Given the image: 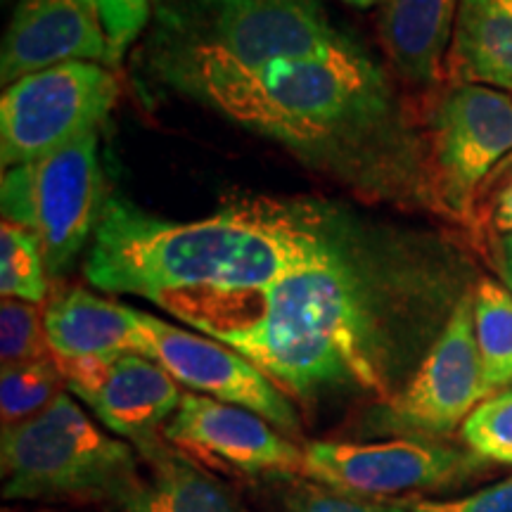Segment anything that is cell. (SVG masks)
Masks as SVG:
<instances>
[{
  "instance_id": "obj_12",
  "label": "cell",
  "mask_w": 512,
  "mask_h": 512,
  "mask_svg": "<svg viewBox=\"0 0 512 512\" xmlns=\"http://www.w3.org/2000/svg\"><path fill=\"white\" fill-rule=\"evenodd\" d=\"M164 439L192 463L245 477H304V448L247 408L183 394Z\"/></svg>"
},
{
  "instance_id": "obj_2",
  "label": "cell",
  "mask_w": 512,
  "mask_h": 512,
  "mask_svg": "<svg viewBox=\"0 0 512 512\" xmlns=\"http://www.w3.org/2000/svg\"><path fill=\"white\" fill-rule=\"evenodd\" d=\"M169 86L368 192L432 200L427 159L392 83L354 41L254 69H202Z\"/></svg>"
},
{
  "instance_id": "obj_10",
  "label": "cell",
  "mask_w": 512,
  "mask_h": 512,
  "mask_svg": "<svg viewBox=\"0 0 512 512\" xmlns=\"http://www.w3.org/2000/svg\"><path fill=\"white\" fill-rule=\"evenodd\" d=\"M484 463L475 453L418 437L370 444L309 441L304 446V479L363 498L444 489L475 475Z\"/></svg>"
},
{
  "instance_id": "obj_31",
  "label": "cell",
  "mask_w": 512,
  "mask_h": 512,
  "mask_svg": "<svg viewBox=\"0 0 512 512\" xmlns=\"http://www.w3.org/2000/svg\"><path fill=\"white\" fill-rule=\"evenodd\" d=\"M510 162H512V159H510Z\"/></svg>"
},
{
  "instance_id": "obj_26",
  "label": "cell",
  "mask_w": 512,
  "mask_h": 512,
  "mask_svg": "<svg viewBox=\"0 0 512 512\" xmlns=\"http://www.w3.org/2000/svg\"><path fill=\"white\" fill-rule=\"evenodd\" d=\"M411 512H512V477L456 498H413L399 501Z\"/></svg>"
},
{
  "instance_id": "obj_14",
  "label": "cell",
  "mask_w": 512,
  "mask_h": 512,
  "mask_svg": "<svg viewBox=\"0 0 512 512\" xmlns=\"http://www.w3.org/2000/svg\"><path fill=\"white\" fill-rule=\"evenodd\" d=\"M64 62L114 67L95 0H19L0 53L3 86Z\"/></svg>"
},
{
  "instance_id": "obj_17",
  "label": "cell",
  "mask_w": 512,
  "mask_h": 512,
  "mask_svg": "<svg viewBox=\"0 0 512 512\" xmlns=\"http://www.w3.org/2000/svg\"><path fill=\"white\" fill-rule=\"evenodd\" d=\"M147 467L126 512H247L238 496L164 437L136 444Z\"/></svg>"
},
{
  "instance_id": "obj_11",
  "label": "cell",
  "mask_w": 512,
  "mask_h": 512,
  "mask_svg": "<svg viewBox=\"0 0 512 512\" xmlns=\"http://www.w3.org/2000/svg\"><path fill=\"white\" fill-rule=\"evenodd\" d=\"M140 320L143 356L157 361L181 387L230 406L247 408L283 434L299 432L297 408L249 358L219 339L176 328L150 313H140Z\"/></svg>"
},
{
  "instance_id": "obj_3",
  "label": "cell",
  "mask_w": 512,
  "mask_h": 512,
  "mask_svg": "<svg viewBox=\"0 0 512 512\" xmlns=\"http://www.w3.org/2000/svg\"><path fill=\"white\" fill-rule=\"evenodd\" d=\"M356 238L316 202L249 200L197 221H166L107 195L86 254L88 283L164 306L192 294L259 290Z\"/></svg>"
},
{
  "instance_id": "obj_6",
  "label": "cell",
  "mask_w": 512,
  "mask_h": 512,
  "mask_svg": "<svg viewBox=\"0 0 512 512\" xmlns=\"http://www.w3.org/2000/svg\"><path fill=\"white\" fill-rule=\"evenodd\" d=\"M3 219L36 235L50 278L69 271L98 228L105 183L98 159V131L62 145L29 164L5 169Z\"/></svg>"
},
{
  "instance_id": "obj_8",
  "label": "cell",
  "mask_w": 512,
  "mask_h": 512,
  "mask_svg": "<svg viewBox=\"0 0 512 512\" xmlns=\"http://www.w3.org/2000/svg\"><path fill=\"white\" fill-rule=\"evenodd\" d=\"M486 396L491 394L475 337V292L467 290L406 387L377 408L375 425L418 439L444 437Z\"/></svg>"
},
{
  "instance_id": "obj_29",
  "label": "cell",
  "mask_w": 512,
  "mask_h": 512,
  "mask_svg": "<svg viewBox=\"0 0 512 512\" xmlns=\"http://www.w3.org/2000/svg\"><path fill=\"white\" fill-rule=\"evenodd\" d=\"M505 283L510 285V292H512V256L508 259V264H505Z\"/></svg>"
},
{
  "instance_id": "obj_24",
  "label": "cell",
  "mask_w": 512,
  "mask_h": 512,
  "mask_svg": "<svg viewBox=\"0 0 512 512\" xmlns=\"http://www.w3.org/2000/svg\"><path fill=\"white\" fill-rule=\"evenodd\" d=\"M285 512H411L401 503L351 496L320 486L311 479H294L280 496Z\"/></svg>"
},
{
  "instance_id": "obj_18",
  "label": "cell",
  "mask_w": 512,
  "mask_h": 512,
  "mask_svg": "<svg viewBox=\"0 0 512 512\" xmlns=\"http://www.w3.org/2000/svg\"><path fill=\"white\" fill-rule=\"evenodd\" d=\"M448 69L458 83L512 91V0H460Z\"/></svg>"
},
{
  "instance_id": "obj_16",
  "label": "cell",
  "mask_w": 512,
  "mask_h": 512,
  "mask_svg": "<svg viewBox=\"0 0 512 512\" xmlns=\"http://www.w3.org/2000/svg\"><path fill=\"white\" fill-rule=\"evenodd\" d=\"M458 5L460 0H382L377 36L403 81L430 88L441 79Z\"/></svg>"
},
{
  "instance_id": "obj_7",
  "label": "cell",
  "mask_w": 512,
  "mask_h": 512,
  "mask_svg": "<svg viewBox=\"0 0 512 512\" xmlns=\"http://www.w3.org/2000/svg\"><path fill=\"white\" fill-rule=\"evenodd\" d=\"M117 98V74L100 62H64L5 86L0 100L3 169L29 164L83 133L98 131Z\"/></svg>"
},
{
  "instance_id": "obj_27",
  "label": "cell",
  "mask_w": 512,
  "mask_h": 512,
  "mask_svg": "<svg viewBox=\"0 0 512 512\" xmlns=\"http://www.w3.org/2000/svg\"><path fill=\"white\" fill-rule=\"evenodd\" d=\"M494 223L498 230L512 235V183L498 195L496 211H494Z\"/></svg>"
},
{
  "instance_id": "obj_4",
  "label": "cell",
  "mask_w": 512,
  "mask_h": 512,
  "mask_svg": "<svg viewBox=\"0 0 512 512\" xmlns=\"http://www.w3.org/2000/svg\"><path fill=\"white\" fill-rule=\"evenodd\" d=\"M351 43L320 0H157L152 60L169 83L202 69H254Z\"/></svg>"
},
{
  "instance_id": "obj_30",
  "label": "cell",
  "mask_w": 512,
  "mask_h": 512,
  "mask_svg": "<svg viewBox=\"0 0 512 512\" xmlns=\"http://www.w3.org/2000/svg\"><path fill=\"white\" fill-rule=\"evenodd\" d=\"M505 247H508V252L512 254V235L508 238V242H505Z\"/></svg>"
},
{
  "instance_id": "obj_23",
  "label": "cell",
  "mask_w": 512,
  "mask_h": 512,
  "mask_svg": "<svg viewBox=\"0 0 512 512\" xmlns=\"http://www.w3.org/2000/svg\"><path fill=\"white\" fill-rule=\"evenodd\" d=\"M460 432L467 448L486 463L512 465V389L479 403Z\"/></svg>"
},
{
  "instance_id": "obj_19",
  "label": "cell",
  "mask_w": 512,
  "mask_h": 512,
  "mask_svg": "<svg viewBox=\"0 0 512 512\" xmlns=\"http://www.w3.org/2000/svg\"><path fill=\"white\" fill-rule=\"evenodd\" d=\"M475 337L489 394L512 382V292L494 280L475 290Z\"/></svg>"
},
{
  "instance_id": "obj_13",
  "label": "cell",
  "mask_w": 512,
  "mask_h": 512,
  "mask_svg": "<svg viewBox=\"0 0 512 512\" xmlns=\"http://www.w3.org/2000/svg\"><path fill=\"white\" fill-rule=\"evenodd\" d=\"M69 392L79 396L107 430L133 446L159 437L183 401L178 382L143 354L60 363Z\"/></svg>"
},
{
  "instance_id": "obj_5",
  "label": "cell",
  "mask_w": 512,
  "mask_h": 512,
  "mask_svg": "<svg viewBox=\"0 0 512 512\" xmlns=\"http://www.w3.org/2000/svg\"><path fill=\"white\" fill-rule=\"evenodd\" d=\"M8 501H112L124 508L143 482L138 448L105 434L67 392L34 418L3 427Z\"/></svg>"
},
{
  "instance_id": "obj_22",
  "label": "cell",
  "mask_w": 512,
  "mask_h": 512,
  "mask_svg": "<svg viewBox=\"0 0 512 512\" xmlns=\"http://www.w3.org/2000/svg\"><path fill=\"white\" fill-rule=\"evenodd\" d=\"M0 358H3V366L55 358L50 351L41 304L3 299L0 304Z\"/></svg>"
},
{
  "instance_id": "obj_25",
  "label": "cell",
  "mask_w": 512,
  "mask_h": 512,
  "mask_svg": "<svg viewBox=\"0 0 512 512\" xmlns=\"http://www.w3.org/2000/svg\"><path fill=\"white\" fill-rule=\"evenodd\" d=\"M95 5H98L102 29L110 43L112 62L117 67L145 27L147 15H150V0H95Z\"/></svg>"
},
{
  "instance_id": "obj_15",
  "label": "cell",
  "mask_w": 512,
  "mask_h": 512,
  "mask_svg": "<svg viewBox=\"0 0 512 512\" xmlns=\"http://www.w3.org/2000/svg\"><path fill=\"white\" fill-rule=\"evenodd\" d=\"M140 313L83 287H62L43 306L50 351L57 363L143 354Z\"/></svg>"
},
{
  "instance_id": "obj_28",
  "label": "cell",
  "mask_w": 512,
  "mask_h": 512,
  "mask_svg": "<svg viewBox=\"0 0 512 512\" xmlns=\"http://www.w3.org/2000/svg\"><path fill=\"white\" fill-rule=\"evenodd\" d=\"M344 3H349V5H356V8H370V5H377V3H382V0H344Z\"/></svg>"
},
{
  "instance_id": "obj_20",
  "label": "cell",
  "mask_w": 512,
  "mask_h": 512,
  "mask_svg": "<svg viewBox=\"0 0 512 512\" xmlns=\"http://www.w3.org/2000/svg\"><path fill=\"white\" fill-rule=\"evenodd\" d=\"M67 389V380L55 358L3 366V373H0L3 427H12L46 411Z\"/></svg>"
},
{
  "instance_id": "obj_9",
  "label": "cell",
  "mask_w": 512,
  "mask_h": 512,
  "mask_svg": "<svg viewBox=\"0 0 512 512\" xmlns=\"http://www.w3.org/2000/svg\"><path fill=\"white\" fill-rule=\"evenodd\" d=\"M512 152V100L482 83H456L432 114L427 178L432 202L467 216L479 185Z\"/></svg>"
},
{
  "instance_id": "obj_21",
  "label": "cell",
  "mask_w": 512,
  "mask_h": 512,
  "mask_svg": "<svg viewBox=\"0 0 512 512\" xmlns=\"http://www.w3.org/2000/svg\"><path fill=\"white\" fill-rule=\"evenodd\" d=\"M0 294L29 304H43L48 297V271L36 235L5 219L0 228Z\"/></svg>"
},
{
  "instance_id": "obj_1",
  "label": "cell",
  "mask_w": 512,
  "mask_h": 512,
  "mask_svg": "<svg viewBox=\"0 0 512 512\" xmlns=\"http://www.w3.org/2000/svg\"><path fill=\"white\" fill-rule=\"evenodd\" d=\"M453 264L432 247L370 259L354 238L259 290L192 294L164 309L249 358L285 394H387L389 309L444 304L456 287Z\"/></svg>"
}]
</instances>
